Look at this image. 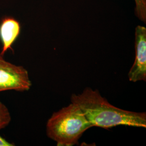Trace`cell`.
<instances>
[{"mask_svg": "<svg viewBox=\"0 0 146 146\" xmlns=\"http://www.w3.org/2000/svg\"><path fill=\"white\" fill-rule=\"evenodd\" d=\"M92 127L78 106L71 103L52 114L47 121L46 131L58 146H73Z\"/></svg>", "mask_w": 146, "mask_h": 146, "instance_id": "7a4b0ae2", "label": "cell"}, {"mask_svg": "<svg viewBox=\"0 0 146 146\" xmlns=\"http://www.w3.org/2000/svg\"><path fill=\"white\" fill-rule=\"evenodd\" d=\"M15 145L7 141L0 136V146H13Z\"/></svg>", "mask_w": 146, "mask_h": 146, "instance_id": "ba28073f", "label": "cell"}, {"mask_svg": "<svg viewBox=\"0 0 146 146\" xmlns=\"http://www.w3.org/2000/svg\"><path fill=\"white\" fill-rule=\"evenodd\" d=\"M11 120V113L5 104L0 101V130L9 125Z\"/></svg>", "mask_w": 146, "mask_h": 146, "instance_id": "8992f818", "label": "cell"}, {"mask_svg": "<svg viewBox=\"0 0 146 146\" xmlns=\"http://www.w3.org/2000/svg\"><path fill=\"white\" fill-rule=\"evenodd\" d=\"M31 84L27 69L6 61L0 56V92H26L31 89Z\"/></svg>", "mask_w": 146, "mask_h": 146, "instance_id": "3957f363", "label": "cell"}, {"mask_svg": "<svg viewBox=\"0 0 146 146\" xmlns=\"http://www.w3.org/2000/svg\"><path fill=\"white\" fill-rule=\"evenodd\" d=\"M136 16L143 22H146V0H134Z\"/></svg>", "mask_w": 146, "mask_h": 146, "instance_id": "52a82bcc", "label": "cell"}, {"mask_svg": "<svg viewBox=\"0 0 146 146\" xmlns=\"http://www.w3.org/2000/svg\"><path fill=\"white\" fill-rule=\"evenodd\" d=\"M71 102L77 104L93 127L108 129L125 125L146 128V113H137L116 107L102 97L98 90L87 87L74 94Z\"/></svg>", "mask_w": 146, "mask_h": 146, "instance_id": "6da1fadb", "label": "cell"}, {"mask_svg": "<svg viewBox=\"0 0 146 146\" xmlns=\"http://www.w3.org/2000/svg\"><path fill=\"white\" fill-rule=\"evenodd\" d=\"M135 58L128 74L131 82L146 81V28L137 26L135 31Z\"/></svg>", "mask_w": 146, "mask_h": 146, "instance_id": "277c9868", "label": "cell"}, {"mask_svg": "<svg viewBox=\"0 0 146 146\" xmlns=\"http://www.w3.org/2000/svg\"><path fill=\"white\" fill-rule=\"evenodd\" d=\"M21 31L19 22L12 17H5L0 23V40L2 44L0 56H3L5 52L11 49L13 44L18 38Z\"/></svg>", "mask_w": 146, "mask_h": 146, "instance_id": "5b68a950", "label": "cell"}]
</instances>
